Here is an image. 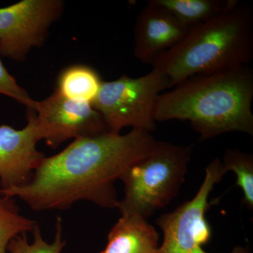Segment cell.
Returning a JSON list of instances; mask_svg holds the SVG:
<instances>
[{
    "instance_id": "obj_5",
    "label": "cell",
    "mask_w": 253,
    "mask_h": 253,
    "mask_svg": "<svg viewBox=\"0 0 253 253\" xmlns=\"http://www.w3.org/2000/svg\"><path fill=\"white\" fill-rule=\"evenodd\" d=\"M169 88L167 78L156 68L141 77L123 76L103 81L91 103L109 132L120 134L126 126L151 133L156 126L155 111L161 91Z\"/></svg>"
},
{
    "instance_id": "obj_12",
    "label": "cell",
    "mask_w": 253,
    "mask_h": 253,
    "mask_svg": "<svg viewBox=\"0 0 253 253\" xmlns=\"http://www.w3.org/2000/svg\"><path fill=\"white\" fill-rule=\"evenodd\" d=\"M186 29L196 27L234 8L238 0H154Z\"/></svg>"
},
{
    "instance_id": "obj_16",
    "label": "cell",
    "mask_w": 253,
    "mask_h": 253,
    "mask_svg": "<svg viewBox=\"0 0 253 253\" xmlns=\"http://www.w3.org/2000/svg\"><path fill=\"white\" fill-rule=\"evenodd\" d=\"M56 233L54 241L47 243L43 239L39 225L37 224L33 231V241L29 243L27 234H23L11 240L7 247L9 253H61L66 242L63 239L62 219L56 218Z\"/></svg>"
},
{
    "instance_id": "obj_3",
    "label": "cell",
    "mask_w": 253,
    "mask_h": 253,
    "mask_svg": "<svg viewBox=\"0 0 253 253\" xmlns=\"http://www.w3.org/2000/svg\"><path fill=\"white\" fill-rule=\"evenodd\" d=\"M253 57V11L238 3L232 9L191 28L152 66L169 88L197 76L246 66Z\"/></svg>"
},
{
    "instance_id": "obj_2",
    "label": "cell",
    "mask_w": 253,
    "mask_h": 253,
    "mask_svg": "<svg viewBox=\"0 0 253 253\" xmlns=\"http://www.w3.org/2000/svg\"><path fill=\"white\" fill-rule=\"evenodd\" d=\"M253 71L248 65L197 75L161 94L156 122L189 121L200 140L239 131L253 135Z\"/></svg>"
},
{
    "instance_id": "obj_7",
    "label": "cell",
    "mask_w": 253,
    "mask_h": 253,
    "mask_svg": "<svg viewBox=\"0 0 253 253\" xmlns=\"http://www.w3.org/2000/svg\"><path fill=\"white\" fill-rule=\"evenodd\" d=\"M63 6L62 0H22L0 8V56L24 61L33 48L45 42Z\"/></svg>"
},
{
    "instance_id": "obj_15",
    "label": "cell",
    "mask_w": 253,
    "mask_h": 253,
    "mask_svg": "<svg viewBox=\"0 0 253 253\" xmlns=\"http://www.w3.org/2000/svg\"><path fill=\"white\" fill-rule=\"evenodd\" d=\"M226 171L235 172L236 185L242 189L243 204L249 210L253 208V157L239 150L226 149L222 161Z\"/></svg>"
},
{
    "instance_id": "obj_14",
    "label": "cell",
    "mask_w": 253,
    "mask_h": 253,
    "mask_svg": "<svg viewBox=\"0 0 253 253\" xmlns=\"http://www.w3.org/2000/svg\"><path fill=\"white\" fill-rule=\"evenodd\" d=\"M37 224L36 221L21 214L14 198L0 193V253H6L11 240L33 232Z\"/></svg>"
},
{
    "instance_id": "obj_13",
    "label": "cell",
    "mask_w": 253,
    "mask_h": 253,
    "mask_svg": "<svg viewBox=\"0 0 253 253\" xmlns=\"http://www.w3.org/2000/svg\"><path fill=\"white\" fill-rule=\"evenodd\" d=\"M102 82L92 68L85 65H73L60 73L56 91L68 99L91 104L99 93Z\"/></svg>"
},
{
    "instance_id": "obj_11",
    "label": "cell",
    "mask_w": 253,
    "mask_h": 253,
    "mask_svg": "<svg viewBox=\"0 0 253 253\" xmlns=\"http://www.w3.org/2000/svg\"><path fill=\"white\" fill-rule=\"evenodd\" d=\"M159 234L147 219L121 215L108 235L101 253H158Z\"/></svg>"
},
{
    "instance_id": "obj_10",
    "label": "cell",
    "mask_w": 253,
    "mask_h": 253,
    "mask_svg": "<svg viewBox=\"0 0 253 253\" xmlns=\"http://www.w3.org/2000/svg\"><path fill=\"white\" fill-rule=\"evenodd\" d=\"M188 32L167 9L149 0L136 19L134 56L153 66L164 53L177 45Z\"/></svg>"
},
{
    "instance_id": "obj_4",
    "label": "cell",
    "mask_w": 253,
    "mask_h": 253,
    "mask_svg": "<svg viewBox=\"0 0 253 253\" xmlns=\"http://www.w3.org/2000/svg\"><path fill=\"white\" fill-rule=\"evenodd\" d=\"M191 150L190 146L156 141L151 151L121 178L125 194L117 208L121 215L147 219L167 206L184 183Z\"/></svg>"
},
{
    "instance_id": "obj_9",
    "label": "cell",
    "mask_w": 253,
    "mask_h": 253,
    "mask_svg": "<svg viewBox=\"0 0 253 253\" xmlns=\"http://www.w3.org/2000/svg\"><path fill=\"white\" fill-rule=\"evenodd\" d=\"M27 125L21 129L0 126V189L27 184L44 156L38 151L34 125L28 113Z\"/></svg>"
},
{
    "instance_id": "obj_8",
    "label": "cell",
    "mask_w": 253,
    "mask_h": 253,
    "mask_svg": "<svg viewBox=\"0 0 253 253\" xmlns=\"http://www.w3.org/2000/svg\"><path fill=\"white\" fill-rule=\"evenodd\" d=\"M28 112L38 140H44L53 149L68 139L109 132L92 104L68 99L56 90L45 99L36 101L34 109Z\"/></svg>"
},
{
    "instance_id": "obj_6",
    "label": "cell",
    "mask_w": 253,
    "mask_h": 253,
    "mask_svg": "<svg viewBox=\"0 0 253 253\" xmlns=\"http://www.w3.org/2000/svg\"><path fill=\"white\" fill-rule=\"evenodd\" d=\"M226 172L220 159L213 160L206 167L204 180L194 197L158 218L156 224L163 232V244L158 253H208L202 247L212 236V228L206 216L212 205L208 199L214 185ZM229 253L250 251L237 246Z\"/></svg>"
},
{
    "instance_id": "obj_17",
    "label": "cell",
    "mask_w": 253,
    "mask_h": 253,
    "mask_svg": "<svg viewBox=\"0 0 253 253\" xmlns=\"http://www.w3.org/2000/svg\"><path fill=\"white\" fill-rule=\"evenodd\" d=\"M0 94L9 96L11 99L24 105L28 109H34L36 101L32 99L27 91L18 85L11 75L4 67L0 58Z\"/></svg>"
},
{
    "instance_id": "obj_1",
    "label": "cell",
    "mask_w": 253,
    "mask_h": 253,
    "mask_svg": "<svg viewBox=\"0 0 253 253\" xmlns=\"http://www.w3.org/2000/svg\"><path fill=\"white\" fill-rule=\"evenodd\" d=\"M152 134L131 129L75 139L59 154L44 157L31 180L0 193L18 198L37 212L68 209L79 201L118 208L115 183L156 144Z\"/></svg>"
}]
</instances>
